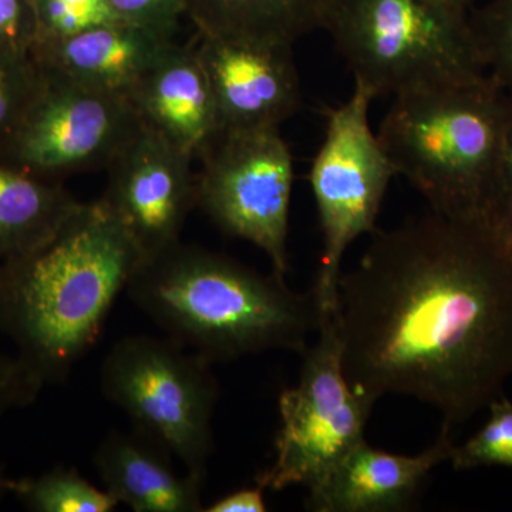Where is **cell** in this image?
<instances>
[{
    "label": "cell",
    "instance_id": "4dcf8cb0",
    "mask_svg": "<svg viewBox=\"0 0 512 512\" xmlns=\"http://www.w3.org/2000/svg\"><path fill=\"white\" fill-rule=\"evenodd\" d=\"M454 2L460 3V5L470 8L471 2H473V0H454Z\"/></svg>",
    "mask_w": 512,
    "mask_h": 512
},
{
    "label": "cell",
    "instance_id": "5bb4252c",
    "mask_svg": "<svg viewBox=\"0 0 512 512\" xmlns=\"http://www.w3.org/2000/svg\"><path fill=\"white\" fill-rule=\"evenodd\" d=\"M171 45L170 36L119 20L66 39L37 43L30 55L40 66L74 82L130 99Z\"/></svg>",
    "mask_w": 512,
    "mask_h": 512
},
{
    "label": "cell",
    "instance_id": "d4e9b609",
    "mask_svg": "<svg viewBox=\"0 0 512 512\" xmlns=\"http://www.w3.org/2000/svg\"><path fill=\"white\" fill-rule=\"evenodd\" d=\"M109 2L124 22L154 30L165 36L171 35L174 15H177L180 10V0H109Z\"/></svg>",
    "mask_w": 512,
    "mask_h": 512
},
{
    "label": "cell",
    "instance_id": "6da1fadb",
    "mask_svg": "<svg viewBox=\"0 0 512 512\" xmlns=\"http://www.w3.org/2000/svg\"><path fill=\"white\" fill-rule=\"evenodd\" d=\"M335 320L357 392L416 397L451 430L512 375V252L493 222L434 211L375 231L340 274Z\"/></svg>",
    "mask_w": 512,
    "mask_h": 512
},
{
    "label": "cell",
    "instance_id": "4316f807",
    "mask_svg": "<svg viewBox=\"0 0 512 512\" xmlns=\"http://www.w3.org/2000/svg\"><path fill=\"white\" fill-rule=\"evenodd\" d=\"M264 485L241 488L234 493L224 495L220 500L204 508L205 512H264L266 511Z\"/></svg>",
    "mask_w": 512,
    "mask_h": 512
},
{
    "label": "cell",
    "instance_id": "52a82bcc",
    "mask_svg": "<svg viewBox=\"0 0 512 512\" xmlns=\"http://www.w3.org/2000/svg\"><path fill=\"white\" fill-rule=\"evenodd\" d=\"M375 99L355 83L345 103L326 111L325 138L309 173L323 232L312 289L320 319L335 315L343 256L357 238L376 231L384 195L397 175L370 124Z\"/></svg>",
    "mask_w": 512,
    "mask_h": 512
},
{
    "label": "cell",
    "instance_id": "277c9868",
    "mask_svg": "<svg viewBox=\"0 0 512 512\" xmlns=\"http://www.w3.org/2000/svg\"><path fill=\"white\" fill-rule=\"evenodd\" d=\"M512 97L481 82L394 97L379 138L397 175L450 218L493 222L497 164Z\"/></svg>",
    "mask_w": 512,
    "mask_h": 512
},
{
    "label": "cell",
    "instance_id": "2e32d148",
    "mask_svg": "<svg viewBox=\"0 0 512 512\" xmlns=\"http://www.w3.org/2000/svg\"><path fill=\"white\" fill-rule=\"evenodd\" d=\"M171 453L140 431H111L94 456L99 476L117 501L136 512H201L200 480L178 476Z\"/></svg>",
    "mask_w": 512,
    "mask_h": 512
},
{
    "label": "cell",
    "instance_id": "3957f363",
    "mask_svg": "<svg viewBox=\"0 0 512 512\" xmlns=\"http://www.w3.org/2000/svg\"><path fill=\"white\" fill-rule=\"evenodd\" d=\"M126 291L168 338L211 363L268 350L303 355L320 325L312 291L181 242L143 259Z\"/></svg>",
    "mask_w": 512,
    "mask_h": 512
},
{
    "label": "cell",
    "instance_id": "e0dca14e",
    "mask_svg": "<svg viewBox=\"0 0 512 512\" xmlns=\"http://www.w3.org/2000/svg\"><path fill=\"white\" fill-rule=\"evenodd\" d=\"M79 205L57 181L0 164V261L39 247Z\"/></svg>",
    "mask_w": 512,
    "mask_h": 512
},
{
    "label": "cell",
    "instance_id": "8fae6325",
    "mask_svg": "<svg viewBox=\"0 0 512 512\" xmlns=\"http://www.w3.org/2000/svg\"><path fill=\"white\" fill-rule=\"evenodd\" d=\"M192 158L144 124L107 167L109 181L101 201L143 259L180 242L188 214L197 207Z\"/></svg>",
    "mask_w": 512,
    "mask_h": 512
},
{
    "label": "cell",
    "instance_id": "ac0fdd59",
    "mask_svg": "<svg viewBox=\"0 0 512 512\" xmlns=\"http://www.w3.org/2000/svg\"><path fill=\"white\" fill-rule=\"evenodd\" d=\"M202 35L266 40L292 45L325 30L340 0H204Z\"/></svg>",
    "mask_w": 512,
    "mask_h": 512
},
{
    "label": "cell",
    "instance_id": "83f0119b",
    "mask_svg": "<svg viewBox=\"0 0 512 512\" xmlns=\"http://www.w3.org/2000/svg\"><path fill=\"white\" fill-rule=\"evenodd\" d=\"M512 198V114L505 127L501 141L500 157L497 164V194H495V215ZM493 218V221H494Z\"/></svg>",
    "mask_w": 512,
    "mask_h": 512
},
{
    "label": "cell",
    "instance_id": "ffe728a7",
    "mask_svg": "<svg viewBox=\"0 0 512 512\" xmlns=\"http://www.w3.org/2000/svg\"><path fill=\"white\" fill-rule=\"evenodd\" d=\"M39 82L40 69L32 55L0 43V154L22 123Z\"/></svg>",
    "mask_w": 512,
    "mask_h": 512
},
{
    "label": "cell",
    "instance_id": "7402d4cb",
    "mask_svg": "<svg viewBox=\"0 0 512 512\" xmlns=\"http://www.w3.org/2000/svg\"><path fill=\"white\" fill-rule=\"evenodd\" d=\"M470 18L485 72L512 97V0H491Z\"/></svg>",
    "mask_w": 512,
    "mask_h": 512
},
{
    "label": "cell",
    "instance_id": "4fadbf2b",
    "mask_svg": "<svg viewBox=\"0 0 512 512\" xmlns=\"http://www.w3.org/2000/svg\"><path fill=\"white\" fill-rule=\"evenodd\" d=\"M450 430L417 456H400L365 439L340 458L308 490L306 508L316 512H386L410 507L430 471L450 460Z\"/></svg>",
    "mask_w": 512,
    "mask_h": 512
},
{
    "label": "cell",
    "instance_id": "7a4b0ae2",
    "mask_svg": "<svg viewBox=\"0 0 512 512\" xmlns=\"http://www.w3.org/2000/svg\"><path fill=\"white\" fill-rule=\"evenodd\" d=\"M141 261L103 201L80 202L39 247L0 261V333L45 386L66 379Z\"/></svg>",
    "mask_w": 512,
    "mask_h": 512
},
{
    "label": "cell",
    "instance_id": "603a6c76",
    "mask_svg": "<svg viewBox=\"0 0 512 512\" xmlns=\"http://www.w3.org/2000/svg\"><path fill=\"white\" fill-rule=\"evenodd\" d=\"M119 20L109 0H39L35 46Z\"/></svg>",
    "mask_w": 512,
    "mask_h": 512
},
{
    "label": "cell",
    "instance_id": "5b68a950",
    "mask_svg": "<svg viewBox=\"0 0 512 512\" xmlns=\"http://www.w3.org/2000/svg\"><path fill=\"white\" fill-rule=\"evenodd\" d=\"M325 30L376 99L488 76L468 8L454 0H340Z\"/></svg>",
    "mask_w": 512,
    "mask_h": 512
},
{
    "label": "cell",
    "instance_id": "cb8c5ba5",
    "mask_svg": "<svg viewBox=\"0 0 512 512\" xmlns=\"http://www.w3.org/2000/svg\"><path fill=\"white\" fill-rule=\"evenodd\" d=\"M43 387L18 356L0 352V416L35 403Z\"/></svg>",
    "mask_w": 512,
    "mask_h": 512
},
{
    "label": "cell",
    "instance_id": "44dd1931",
    "mask_svg": "<svg viewBox=\"0 0 512 512\" xmlns=\"http://www.w3.org/2000/svg\"><path fill=\"white\" fill-rule=\"evenodd\" d=\"M490 417L461 446L451 448L450 463L456 471L478 467L512 470V403L501 394L487 407Z\"/></svg>",
    "mask_w": 512,
    "mask_h": 512
},
{
    "label": "cell",
    "instance_id": "484cf974",
    "mask_svg": "<svg viewBox=\"0 0 512 512\" xmlns=\"http://www.w3.org/2000/svg\"><path fill=\"white\" fill-rule=\"evenodd\" d=\"M36 39V25L26 19L22 0H0V43L30 55Z\"/></svg>",
    "mask_w": 512,
    "mask_h": 512
},
{
    "label": "cell",
    "instance_id": "f1b7e54d",
    "mask_svg": "<svg viewBox=\"0 0 512 512\" xmlns=\"http://www.w3.org/2000/svg\"><path fill=\"white\" fill-rule=\"evenodd\" d=\"M493 225L505 247L512 252V198L495 215Z\"/></svg>",
    "mask_w": 512,
    "mask_h": 512
},
{
    "label": "cell",
    "instance_id": "ba28073f",
    "mask_svg": "<svg viewBox=\"0 0 512 512\" xmlns=\"http://www.w3.org/2000/svg\"><path fill=\"white\" fill-rule=\"evenodd\" d=\"M318 333L315 345L303 353L299 383L279 397L275 461L256 477L271 490L312 487L365 439L375 406L345 375L335 315L320 319Z\"/></svg>",
    "mask_w": 512,
    "mask_h": 512
},
{
    "label": "cell",
    "instance_id": "8992f818",
    "mask_svg": "<svg viewBox=\"0 0 512 512\" xmlns=\"http://www.w3.org/2000/svg\"><path fill=\"white\" fill-rule=\"evenodd\" d=\"M211 365L171 338L140 335L120 339L100 372L104 396L134 429L170 451L201 483L214 451L218 384Z\"/></svg>",
    "mask_w": 512,
    "mask_h": 512
},
{
    "label": "cell",
    "instance_id": "9c48e42d",
    "mask_svg": "<svg viewBox=\"0 0 512 512\" xmlns=\"http://www.w3.org/2000/svg\"><path fill=\"white\" fill-rule=\"evenodd\" d=\"M200 157L198 207L225 234L262 249L272 272L285 278L295 173L279 127L221 131Z\"/></svg>",
    "mask_w": 512,
    "mask_h": 512
},
{
    "label": "cell",
    "instance_id": "f546056e",
    "mask_svg": "<svg viewBox=\"0 0 512 512\" xmlns=\"http://www.w3.org/2000/svg\"><path fill=\"white\" fill-rule=\"evenodd\" d=\"M6 480H8V477L2 476V474H0V497H2V495L8 494V491H6Z\"/></svg>",
    "mask_w": 512,
    "mask_h": 512
},
{
    "label": "cell",
    "instance_id": "30bf717a",
    "mask_svg": "<svg viewBox=\"0 0 512 512\" xmlns=\"http://www.w3.org/2000/svg\"><path fill=\"white\" fill-rule=\"evenodd\" d=\"M37 66L39 87L3 151L6 164L52 181L109 167L144 126L133 101Z\"/></svg>",
    "mask_w": 512,
    "mask_h": 512
},
{
    "label": "cell",
    "instance_id": "d6986e66",
    "mask_svg": "<svg viewBox=\"0 0 512 512\" xmlns=\"http://www.w3.org/2000/svg\"><path fill=\"white\" fill-rule=\"evenodd\" d=\"M6 491L33 512H110L119 505L73 468H55L20 480L8 478Z\"/></svg>",
    "mask_w": 512,
    "mask_h": 512
},
{
    "label": "cell",
    "instance_id": "9a60e30c",
    "mask_svg": "<svg viewBox=\"0 0 512 512\" xmlns=\"http://www.w3.org/2000/svg\"><path fill=\"white\" fill-rule=\"evenodd\" d=\"M141 120L191 157L221 133L210 80L195 47L171 45L131 94Z\"/></svg>",
    "mask_w": 512,
    "mask_h": 512
},
{
    "label": "cell",
    "instance_id": "7c38bea8",
    "mask_svg": "<svg viewBox=\"0 0 512 512\" xmlns=\"http://www.w3.org/2000/svg\"><path fill=\"white\" fill-rule=\"evenodd\" d=\"M292 45L202 35L195 47L210 80L222 131L279 127L301 106Z\"/></svg>",
    "mask_w": 512,
    "mask_h": 512
}]
</instances>
